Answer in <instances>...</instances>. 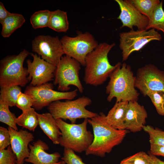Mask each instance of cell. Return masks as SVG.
Wrapping results in <instances>:
<instances>
[{
	"label": "cell",
	"mask_w": 164,
	"mask_h": 164,
	"mask_svg": "<svg viewBox=\"0 0 164 164\" xmlns=\"http://www.w3.org/2000/svg\"><path fill=\"white\" fill-rule=\"evenodd\" d=\"M106 115L100 112L96 116L88 119V123L92 126L93 141L85 152L86 155H92L104 157L113 148L121 143L128 132L126 130L116 129L107 122Z\"/></svg>",
	"instance_id": "1"
},
{
	"label": "cell",
	"mask_w": 164,
	"mask_h": 164,
	"mask_svg": "<svg viewBox=\"0 0 164 164\" xmlns=\"http://www.w3.org/2000/svg\"><path fill=\"white\" fill-rule=\"evenodd\" d=\"M115 45L114 43H100L87 56L84 77L86 84L94 86L102 84L118 65L119 62L112 65L108 57V53Z\"/></svg>",
	"instance_id": "2"
},
{
	"label": "cell",
	"mask_w": 164,
	"mask_h": 164,
	"mask_svg": "<svg viewBox=\"0 0 164 164\" xmlns=\"http://www.w3.org/2000/svg\"><path fill=\"white\" fill-rule=\"evenodd\" d=\"M106 87L107 100L110 102L114 98L116 102L137 101L139 93L135 87V77L131 67L120 62L110 75Z\"/></svg>",
	"instance_id": "3"
},
{
	"label": "cell",
	"mask_w": 164,
	"mask_h": 164,
	"mask_svg": "<svg viewBox=\"0 0 164 164\" xmlns=\"http://www.w3.org/2000/svg\"><path fill=\"white\" fill-rule=\"evenodd\" d=\"M56 120L61 132L59 144L76 152H85L94 139L93 135L87 130L88 119L77 124L68 123L60 119Z\"/></svg>",
	"instance_id": "4"
},
{
	"label": "cell",
	"mask_w": 164,
	"mask_h": 164,
	"mask_svg": "<svg viewBox=\"0 0 164 164\" xmlns=\"http://www.w3.org/2000/svg\"><path fill=\"white\" fill-rule=\"evenodd\" d=\"M30 54L29 51L24 50L17 55L8 56L1 60V87H24L27 84V69L23 67V64Z\"/></svg>",
	"instance_id": "5"
},
{
	"label": "cell",
	"mask_w": 164,
	"mask_h": 164,
	"mask_svg": "<svg viewBox=\"0 0 164 164\" xmlns=\"http://www.w3.org/2000/svg\"><path fill=\"white\" fill-rule=\"evenodd\" d=\"M91 102L90 98L83 96L74 100L53 102L48 106V109L56 120L68 119L71 123L75 124L77 119H90L97 114L86 109Z\"/></svg>",
	"instance_id": "6"
},
{
	"label": "cell",
	"mask_w": 164,
	"mask_h": 164,
	"mask_svg": "<svg viewBox=\"0 0 164 164\" xmlns=\"http://www.w3.org/2000/svg\"><path fill=\"white\" fill-rule=\"evenodd\" d=\"M80 64L76 60L67 55L61 58L54 73V83L58 86V90L67 92L70 86L76 87L80 93L84 88L79 77Z\"/></svg>",
	"instance_id": "7"
},
{
	"label": "cell",
	"mask_w": 164,
	"mask_h": 164,
	"mask_svg": "<svg viewBox=\"0 0 164 164\" xmlns=\"http://www.w3.org/2000/svg\"><path fill=\"white\" fill-rule=\"evenodd\" d=\"M60 41L64 54L84 66L87 56L99 44L94 36L88 32H79L74 37L64 36Z\"/></svg>",
	"instance_id": "8"
},
{
	"label": "cell",
	"mask_w": 164,
	"mask_h": 164,
	"mask_svg": "<svg viewBox=\"0 0 164 164\" xmlns=\"http://www.w3.org/2000/svg\"><path fill=\"white\" fill-rule=\"evenodd\" d=\"M161 35L153 29L136 31L131 30L119 34V47L122 51V60H126L133 52L138 51L149 42L161 41Z\"/></svg>",
	"instance_id": "9"
},
{
	"label": "cell",
	"mask_w": 164,
	"mask_h": 164,
	"mask_svg": "<svg viewBox=\"0 0 164 164\" xmlns=\"http://www.w3.org/2000/svg\"><path fill=\"white\" fill-rule=\"evenodd\" d=\"M78 91L76 89L70 91H56L53 90L52 84L47 83L39 86H28L24 93L33 99L34 108L36 110H40L56 101L73 100L77 96Z\"/></svg>",
	"instance_id": "10"
},
{
	"label": "cell",
	"mask_w": 164,
	"mask_h": 164,
	"mask_svg": "<svg viewBox=\"0 0 164 164\" xmlns=\"http://www.w3.org/2000/svg\"><path fill=\"white\" fill-rule=\"evenodd\" d=\"M135 85L144 96L150 91L164 92V71L153 64L145 65L138 70Z\"/></svg>",
	"instance_id": "11"
},
{
	"label": "cell",
	"mask_w": 164,
	"mask_h": 164,
	"mask_svg": "<svg viewBox=\"0 0 164 164\" xmlns=\"http://www.w3.org/2000/svg\"><path fill=\"white\" fill-rule=\"evenodd\" d=\"M32 49L42 59L56 67L64 54L60 39L57 36H37L32 41Z\"/></svg>",
	"instance_id": "12"
},
{
	"label": "cell",
	"mask_w": 164,
	"mask_h": 164,
	"mask_svg": "<svg viewBox=\"0 0 164 164\" xmlns=\"http://www.w3.org/2000/svg\"><path fill=\"white\" fill-rule=\"evenodd\" d=\"M33 58L32 61L27 60L29 81L31 80L30 85L37 86L52 80L54 78L56 67L40 58L36 54L30 53Z\"/></svg>",
	"instance_id": "13"
},
{
	"label": "cell",
	"mask_w": 164,
	"mask_h": 164,
	"mask_svg": "<svg viewBox=\"0 0 164 164\" xmlns=\"http://www.w3.org/2000/svg\"><path fill=\"white\" fill-rule=\"evenodd\" d=\"M115 1L120 10L117 18L122 23L121 28L126 27L132 30L135 26L138 30L146 29L149 21L148 18L140 13L129 0Z\"/></svg>",
	"instance_id": "14"
},
{
	"label": "cell",
	"mask_w": 164,
	"mask_h": 164,
	"mask_svg": "<svg viewBox=\"0 0 164 164\" xmlns=\"http://www.w3.org/2000/svg\"><path fill=\"white\" fill-rule=\"evenodd\" d=\"M11 137V146L16 158L17 164H24L29 154V143L34 140L33 135L26 130H16L9 126Z\"/></svg>",
	"instance_id": "15"
},
{
	"label": "cell",
	"mask_w": 164,
	"mask_h": 164,
	"mask_svg": "<svg viewBox=\"0 0 164 164\" xmlns=\"http://www.w3.org/2000/svg\"><path fill=\"white\" fill-rule=\"evenodd\" d=\"M30 149L29 157L25 162L32 164H58L61 157L58 152L49 154L46 152L49 147L48 145L41 139H38L29 144Z\"/></svg>",
	"instance_id": "16"
},
{
	"label": "cell",
	"mask_w": 164,
	"mask_h": 164,
	"mask_svg": "<svg viewBox=\"0 0 164 164\" xmlns=\"http://www.w3.org/2000/svg\"><path fill=\"white\" fill-rule=\"evenodd\" d=\"M148 115L143 106L137 101H129L128 102L125 119L126 130L136 132L143 129L146 123Z\"/></svg>",
	"instance_id": "17"
},
{
	"label": "cell",
	"mask_w": 164,
	"mask_h": 164,
	"mask_svg": "<svg viewBox=\"0 0 164 164\" xmlns=\"http://www.w3.org/2000/svg\"><path fill=\"white\" fill-rule=\"evenodd\" d=\"M39 125L44 133L55 144H59L61 132L58 126L56 120L50 113L39 114L37 113Z\"/></svg>",
	"instance_id": "18"
},
{
	"label": "cell",
	"mask_w": 164,
	"mask_h": 164,
	"mask_svg": "<svg viewBox=\"0 0 164 164\" xmlns=\"http://www.w3.org/2000/svg\"><path fill=\"white\" fill-rule=\"evenodd\" d=\"M128 102V101L116 102L106 115L107 122L116 129L126 130L124 122Z\"/></svg>",
	"instance_id": "19"
},
{
	"label": "cell",
	"mask_w": 164,
	"mask_h": 164,
	"mask_svg": "<svg viewBox=\"0 0 164 164\" xmlns=\"http://www.w3.org/2000/svg\"><path fill=\"white\" fill-rule=\"evenodd\" d=\"M25 21L22 15L11 13L1 24L2 36L4 38L9 37L14 31L21 27Z\"/></svg>",
	"instance_id": "20"
},
{
	"label": "cell",
	"mask_w": 164,
	"mask_h": 164,
	"mask_svg": "<svg viewBox=\"0 0 164 164\" xmlns=\"http://www.w3.org/2000/svg\"><path fill=\"white\" fill-rule=\"evenodd\" d=\"M48 27L57 32H66L69 28L67 13L58 9L51 11Z\"/></svg>",
	"instance_id": "21"
},
{
	"label": "cell",
	"mask_w": 164,
	"mask_h": 164,
	"mask_svg": "<svg viewBox=\"0 0 164 164\" xmlns=\"http://www.w3.org/2000/svg\"><path fill=\"white\" fill-rule=\"evenodd\" d=\"M16 124L20 126L34 131L39 125L37 113L34 108L22 112V113L15 119Z\"/></svg>",
	"instance_id": "22"
},
{
	"label": "cell",
	"mask_w": 164,
	"mask_h": 164,
	"mask_svg": "<svg viewBox=\"0 0 164 164\" xmlns=\"http://www.w3.org/2000/svg\"><path fill=\"white\" fill-rule=\"evenodd\" d=\"M19 86L1 87L0 100L6 103L9 107L16 106L18 97L22 93Z\"/></svg>",
	"instance_id": "23"
},
{
	"label": "cell",
	"mask_w": 164,
	"mask_h": 164,
	"mask_svg": "<svg viewBox=\"0 0 164 164\" xmlns=\"http://www.w3.org/2000/svg\"><path fill=\"white\" fill-rule=\"evenodd\" d=\"M131 4L142 14L149 20L156 7L161 2L159 0H129Z\"/></svg>",
	"instance_id": "24"
},
{
	"label": "cell",
	"mask_w": 164,
	"mask_h": 164,
	"mask_svg": "<svg viewBox=\"0 0 164 164\" xmlns=\"http://www.w3.org/2000/svg\"><path fill=\"white\" fill-rule=\"evenodd\" d=\"M162 5V1L156 7L146 29H153L161 31L164 35V11Z\"/></svg>",
	"instance_id": "25"
},
{
	"label": "cell",
	"mask_w": 164,
	"mask_h": 164,
	"mask_svg": "<svg viewBox=\"0 0 164 164\" xmlns=\"http://www.w3.org/2000/svg\"><path fill=\"white\" fill-rule=\"evenodd\" d=\"M51 12L48 10H44L33 13L30 18V22L32 28L36 29L48 27Z\"/></svg>",
	"instance_id": "26"
},
{
	"label": "cell",
	"mask_w": 164,
	"mask_h": 164,
	"mask_svg": "<svg viewBox=\"0 0 164 164\" xmlns=\"http://www.w3.org/2000/svg\"><path fill=\"white\" fill-rule=\"evenodd\" d=\"M9 106L5 102L0 100V121L16 130H18L15 114L12 113Z\"/></svg>",
	"instance_id": "27"
},
{
	"label": "cell",
	"mask_w": 164,
	"mask_h": 164,
	"mask_svg": "<svg viewBox=\"0 0 164 164\" xmlns=\"http://www.w3.org/2000/svg\"><path fill=\"white\" fill-rule=\"evenodd\" d=\"M119 164H155L151 154L138 152L123 159Z\"/></svg>",
	"instance_id": "28"
},
{
	"label": "cell",
	"mask_w": 164,
	"mask_h": 164,
	"mask_svg": "<svg viewBox=\"0 0 164 164\" xmlns=\"http://www.w3.org/2000/svg\"><path fill=\"white\" fill-rule=\"evenodd\" d=\"M146 96L150 98L158 114L164 115V92L162 91H150Z\"/></svg>",
	"instance_id": "29"
},
{
	"label": "cell",
	"mask_w": 164,
	"mask_h": 164,
	"mask_svg": "<svg viewBox=\"0 0 164 164\" xmlns=\"http://www.w3.org/2000/svg\"><path fill=\"white\" fill-rule=\"evenodd\" d=\"M143 129L148 134L150 143L164 146V131L149 125L144 126Z\"/></svg>",
	"instance_id": "30"
},
{
	"label": "cell",
	"mask_w": 164,
	"mask_h": 164,
	"mask_svg": "<svg viewBox=\"0 0 164 164\" xmlns=\"http://www.w3.org/2000/svg\"><path fill=\"white\" fill-rule=\"evenodd\" d=\"M0 164H17L16 158L11 145L0 150Z\"/></svg>",
	"instance_id": "31"
},
{
	"label": "cell",
	"mask_w": 164,
	"mask_h": 164,
	"mask_svg": "<svg viewBox=\"0 0 164 164\" xmlns=\"http://www.w3.org/2000/svg\"><path fill=\"white\" fill-rule=\"evenodd\" d=\"M61 159L67 164H86L74 151L68 148H64L63 156Z\"/></svg>",
	"instance_id": "32"
},
{
	"label": "cell",
	"mask_w": 164,
	"mask_h": 164,
	"mask_svg": "<svg viewBox=\"0 0 164 164\" xmlns=\"http://www.w3.org/2000/svg\"><path fill=\"white\" fill-rule=\"evenodd\" d=\"M33 103V100L30 96L22 92L18 97L16 106L23 112L32 108Z\"/></svg>",
	"instance_id": "33"
},
{
	"label": "cell",
	"mask_w": 164,
	"mask_h": 164,
	"mask_svg": "<svg viewBox=\"0 0 164 164\" xmlns=\"http://www.w3.org/2000/svg\"><path fill=\"white\" fill-rule=\"evenodd\" d=\"M11 144V137L8 129L0 127V150L5 149Z\"/></svg>",
	"instance_id": "34"
},
{
	"label": "cell",
	"mask_w": 164,
	"mask_h": 164,
	"mask_svg": "<svg viewBox=\"0 0 164 164\" xmlns=\"http://www.w3.org/2000/svg\"><path fill=\"white\" fill-rule=\"evenodd\" d=\"M150 153L154 155L164 157V146L157 144L150 143Z\"/></svg>",
	"instance_id": "35"
},
{
	"label": "cell",
	"mask_w": 164,
	"mask_h": 164,
	"mask_svg": "<svg viewBox=\"0 0 164 164\" xmlns=\"http://www.w3.org/2000/svg\"><path fill=\"white\" fill-rule=\"evenodd\" d=\"M5 8L3 3L0 2V23L1 24L11 14Z\"/></svg>",
	"instance_id": "36"
},
{
	"label": "cell",
	"mask_w": 164,
	"mask_h": 164,
	"mask_svg": "<svg viewBox=\"0 0 164 164\" xmlns=\"http://www.w3.org/2000/svg\"><path fill=\"white\" fill-rule=\"evenodd\" d=\"M152 155L155 164H164V161H162L157 158L155 155L150 153Z\"/></svg>",
	"instance_id": "37"
},
{
	"label": "cell",
	"mask_w": 164,
	"mask_h": 164,
	"mask_svg": "<svg viewBox=\"0 0 164 164\" xmlns=\"http://www.w3.org/2000/svg\"><path fill=\"white\" fill-rule=\"evenodd\" d=\"M65 164L66 163L64 162L62 160L59 161L58 164Z\"/></svg>",
	"instance_id": "38"
}]
</instances>
